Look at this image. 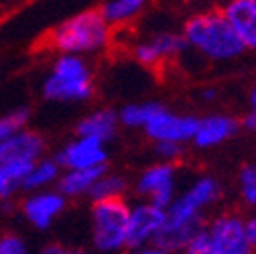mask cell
Returning a JSON list of instances; mask_svg holds the SVG:
<instances>
[{
	"mask_svg": "<svg viewBox=\"0 0 256 254\" xmlns=\"http://www.w3.org/2000/svg\"><path fill=\"white\" fill-rule=\"evenodd\" d=\"M246 234H248V240H250V246L256 254V214L246 218Z\"/></svg>",
	"mask_w": 256,
	"mask_h": 254,
	"instance_id": "29",
	"label": "cell"
},
{
	"mask_svg": "<svg viewBox=\"0 0 256 254\" xmlns=\"http://www.w3.org/2000/svg\"><path fill=\"white\" fill-rule=\"evenodd\" d=\"M146 2L148 0H104L100 12L114 28H122L134 22L142 14Z\"/></svg>",
	"mask_w": 256,
	"mask_h": 254,
	"instance_id": "19",
	"label": "cell"
},
{
	"mask_svg": "<svg viewBox=\"0 0 256 254\" xmlns=\"http://www.w3.org/2000/svg\"><path fill=\"white\" fill-rule=\"evenodd\" d=\"M0 254H33L26 240L14 232L0 234Z\"/></svg>",
	"mask_w": 256,
	"mask_h": 254,
	"instance_id": "26",
	"label": "cell"
},
{
	"mask_svg": "<svg viewBox=\"0 0 256 254\" xmlns=\"http://www.w3.org/2000/svg\"><path fill=\"white\" fill-rule=\"evenodd\" d=\"M30 120V110L28 108H14L6 114H0V140H4L18 130L26 128Z\"/></svg>",
	"mask_w": 256,
	"mask_h": 254,
	"instance_id": "24",
	"label": "cell"
},
{
	"mask_svg": "<svg viewBox=\"0 0 256 254\" xmlns=\"http://www.w3.org/2000/svg\"><path fill=\"white\" fill-rule=\"evenodd\" d=\"M41 96L57 104H86L96 96V78L88 57L59 53L41 86Z\"/></svg>",
	"mask_w": 256,
	"mask_h": 254,
	"instance_id": "4",
	"label": "cell"
},
{
	"mask_svg": "<svg viewBox=\"0 0 256 254\" xmlns=\"http://www.w3.org/2000/svg\"><path fill=\"white\" fill-rule=\"evenodd\" d=\"M163 106V102H154V100H146V102H130L124 104L118 110V120H120V128H128V130H142L146 122L152 118V114Z\"/></svg>",
	"mask_w": 256,
	"mask_h": 254,
	"instance_id": "20",
	"label": "cell"
},
{
	"mask_svg": "<svg viewBox=\"0 0 256 254\" xmlns=\"http://www.w3.org/2000/svg\"><path fill=\"white\" fill-rule=\"evenodd\" d=\"M120 130L118 110L114 108H94L84 114L76 124V134L80 136H94L104 142H112Z\"/></svg>",
	"mask_w": 256,
	"mask_h": 254,
	"instance_id": "16",
	"label": "cell"
},
{
	"mask_svg": "<svg viewBox=\"0 0 256 254\" xmlns=\"http://www.w3.org/2000/svg\"><path fill=\"white\" fill-rule=\"evenodd\" d=\"M181 35L187 49L214 63L236 61L246 53V47L222 10H208L189 16L181 28Z\"/></svg>",
	"mask_w": 256,
	"mask_h": 254,
	"instance_id": "3",
	"label": "cell"
},
{
	"mask_svg": "<svg viewBox=\"0 0 256 254\" xmlns=\"http://www.w3.org/2000/svg\"><path fill=\"white\" fill-rule=\"evenodd\" d=\"M108 167H90V169H63L57 189L66 196L68 200H80V198H90V192L98 177L106 171Z\"/></svg>",
	"mask_w": 256,
	"mask_h": 254,
	"instance_id": "17",
	"label": "cell"
},
{
	"mask_svg": "<svg viewBox=\"0 0 256 254\" xmlns=\"http://www.w3.org/2000/svg\"><path fill=\"white\" fill-rule=\"evenodd\" d=\"M187 49L185 39L175 30H156L132 43L130 57L148 70H161L173 63Z\"/></svg>",
	"mask_w": 256,
	"mask_h": 254,
	"instance_id": "8",
	"label": "cell"
},
{
	"mask_svg": "<svg viewBox=\"0 0 256 254\" xmlns=\"http://www.w3.org/2000/svg\"><path fill=\"white\" fill-rule=\"evenodd\" d=\"M179 169L175 163H163V161H154L148 167H144L134 183L130 185L132 194L138 200L150 202L158 208L167 210V206L175 200L179 192Z\"/></svg>",
	"mask_w": 256,
	"mask_h": 254,
	"instance_id": "7",
	"label": "cell"
},
{
	"mask_svg": "<svg viewBox=\"0 0 256 254\" xmlns=\"http://www.w3.org/2000/svg\"><path fill=\"white\" fill-rule=\"evenodd\" d=\"M132 183H128V179L122 173L110 171L106 169L98 181L94 183L92 192H90V200L92 202H100V200H118V198H126L128 189Z\"/></svg>",
	"mask_w": 256,
	"mask_h": 254,
	"instance_id": "21",
	"label": "cell"
},
{
	"mask_svg": "<svg viewBox=\"0 0 256 254\" xmlns=\"http://www.w3.org/2000/svg\"><path fill=\"white\" fill-rule=\"evenodd\" d=\"M126 254H171V252H167L158 244H148V246H140V248H128Z\"/></svg>",
	"mask_w": 256,
	"mask_h": 254,
	"instance_id": "28",
	"label": "cell"
},
{
	"mask_svg": "<svg viewBox=\"0 0 256 254\" xmlns=\"http://www.w3.org/2000/svg\"><path fill=\"white\" fill-rule=\"evenodd\" d=\"M216 98H218L216 88H206V90L202 92V100H204V102H214Z\"/></svg>",
	"mask_w": 256,
	"mask_h": 254,
	"instance_id": "31",
	"label": "cell"
},
{
	"mask_svg": "<svg viewBox=\"0 0 256 254\" xmlns=\"http://www.w3.org/2000/svg\"><path fill=\"white\" fill-rule=\"evenodd\" d=\"M116 28L104 18L100 8L82 10L59 22L47 35V47L66 55L92 57L108 51L114 43Z\"/></svg>",
	"mask_w": 256,
	"mask_h": 254,
	"instance_id": "2",
	"label": "cell"
},
{
	"mask_svg": "<svg viewBox=\"0 0 256 254\" xmlns=\"http://www.w3.org/2000/svg\"><path fill=\"white\" fill-rule=\"evenodd\" d=\"M152 152L156 161L163 163H179L185 156V144L179 142H169V140H161V142H152Z\"/></svg>",
	"mask_w": 256,
	"mask_h": 254,
	"instance_id": "25",
	"label": "cell"
},
{
	"mask_svg": "<svg viewBox=\"0 0 256 254\" xmlns=\"http://www.w3.org/2000/svg\"><path fill=\"white\" fill-rule=\"evenodd\" d=\"M240 122H242V128H246L248 132H256V86L252 88L248 98V112Z\"/></svg>",
	"mask_w": 256,
	"mask_h": 254,
	"instance_id": "27",
	"label": "cell"
},
{
	"mask_svg": "<svg viewBox=\"0 0 256 254\" xmlns=\"http://www.w3.org/2000/svg\"><path fill=\"white\" fill-rule=\"evenodd\" d=\"M222 12L246 51H256V0H228Z\"/></svg>",
	"mask_w": 256,
	"mask_h": 254,
	"instance_id": "15",
	"label": "cell"
},
{
	"mask_svg": "<svg viewBox=\"0 0 256 254\" xmlns=\"http://www.w3.org/2000/svg\"><path fill=\"white\" fill-rule=\"evenodd\" d=\"M55 158L63 169H90V167H108L110 152L108 142L94 138V136H80L76 134L63 144Z\"/></svg>",
	"mask_w": 256,
	"mask_h": 254,
	"instance_id": "11",
	"label": "cell"
},
{
	"mask_svg": "<svg viewBox=\"0 0 256 254\" xmlns=\"http://www.w3.org/2000/svg\"><path fill=\"white\" fill-rule=\"evenodd\" d=\"M68 198L63 196L57 187L41 189V192L24 194L18 204V212L22 220L35 230H49L59 216L66 212Z\"/></svg>",
	"mask_w": 256,
	"mask_h": 254,
	"instance_id": "10",
	"label": "cell"
},
{
	"mask_svg": "<svg viewBox=\"0 0 256 254\" xmlns=\"http://www.w3.org/2000/svg\"><path fill=\"white\" fill-rule=\"evenodd\" d=\"M222 183L218 177L206 173L177 192L175 200L165 210V224L154 244L171 254H181L208 222V212L222 200Z\"/></svg>",
	"mask_w": 256,
	"mask_h": 254,
	"instance_id": "1",
	"label": "cell"
},
{
	"mask_svg": "<svg viewBox=\"0 0 256 254\" xmlns=\"http://www.w3.org/2000/svg\"><path fill=\"white\" fill-rule=\"evenodd\" d=\"M165 224V210L150 202L138 200L130 204L128 216V248H140L154 244L158 232Z\"/></svg>",
	"mask_w": 256,
	"mask_h": 254,
	"instance_id": "13",
	"label": "cell"
},
{
	"mask_svg": "<svg viewBox=\"0 0 256 254\" xmlns=\"http://www.w3.org/2000/svg\"><path fill=\"white\" fill-rule=\"evenodd\" d=\"M196 126H198V116L196 114L173 112L163 104L152 114V118L146 122L142 132L150 142L169 140V142L189 144V142H194Z\"/></svg>",
	"mask_w": 256,
	"mask_h": 254,
	"instance_id": "9",
	"label": "cell"
},
{
	"mask_svg": "<svg viewBox=\"0 0 256 254\" xmlns=\"http://www.w3.org/2000/svg\"><path fill=\"white\" fill-rule=\"evenodd\" d=\"M242 122L228 112H210L198 116V126L194 134V144L202 150L216 148L224 142L232 140L240 132Z\"/></svg>",
	"mask_w": 256,
	"mask_h": 254,
	"instance_id": "14",
	"label": "cell"
},
{
	"mask_svg": "<svg viewBox=\"0 0 256 254\" xmlns=\"http://www.w3.org/2000/svg\"><path fill=\"white\" fill-rule=\"evenodd\" d=\"M181 254H254L246 234V218L238 212L216 214Z\"/></svg>",
	"mask_w": 256,
	"mask_h": 254,
	"instance_id": "5",
	"label": "cell"
},
{
	"mask_svg": "<svg viewBox=\"0 0 256 254\" xmlns=\"http://www.w3.org/2000/svg\"><path fill=\"white\" fill-rule=\"evenodd\" d=\"M63 254H88L86 250H80V248H66Z\"/></svg>",
	"mask_w": 256,
	"mask_h": 254,
	"instance_id": "32",
	"label": "cell"
},
{
	"mask_svg": "<svg viewBox=\"0 0 256 254\" xmlns=\"http://www.w3.org/2000/svg\"><path fill=\"white\" fill-rule=\"evenodd\" d=\"M28 169L0 165V202H12L16 194H20V183Z\"/></svg>",
	"mask_w": 256,
	"mask_h": 254,
	"instance_id": "23",
	"label": "cell"
},
{
	"mask_svg": "<svg viewBox=\"0 0 256 254\" xmlns=\"http://www.w3.org/2000/svg\"><path fill=\"white\" fill-rule=\"evenodd\" d=\"M66 252V246H61L57 242H51V244H45L37 254H63Z\"/></svg>",
	"mask_w": 256,
	"mask_h": 254,
	"instance_id": "30",
	"label": "cell"
},
{
	"mask_svg": "<svg viewBox=\"0 0 256 254\" xmlns=\"http://www.w3.org/2000/svg\"><path fill=\"white\" fill-rule=\"evenodd\" d=\"M128 216H130V204L126 198L92 202L90 240L96 252L122 254L128 250Z\"/></svg>",
	"mask_w": 256,
	"mask_h": 254,
	"instance_id": "6",
	"label": "cell"
},
{
	"mask_svg": "<svg viewBox=\"0 0 256 254\" xmlns=\"http://www.w3.org/2000/svg\"><path fill=\"white\" fill-rule=\"evenodd\" d=\"M47 152V140L39 130L22 128L16 134L0 140V165L30 169L37 158Z\"/></svg>",
	"mask_w": 256,
	"mask_h": 254,
	"instance_id": "12",
	"label": "cell"
},
{
	"mask_svg": "<svg viewBox=\"0 0 256 254\" xmlns=\"http://www.w3.org/2000/svg\"><path fill=\"white\" fill-rule=\"evenodd\" d=\"M236 183L240 202L246 208L256 210V163H244L238 171Z\"/></svg>",
	"mask_w": 256,
	"mask_h": 254,
	"instance_id": "22",
	"label": "cell"
},
{
	"mask_svg": "<svg viewBox=\"0 0 256 254\" xmlns=\"http://www.w3.org/2000/svg\"><path fill=\"white\" fill-rule=\"evenodd\" d=\"M61 173H63V167L59 165L57 158L43 154L41 158H37L33 167L28 169V173L24 175V179L20 183V192L30 194V192H41V189L57 187Z\"/></svg>",
	"mask_w": 256,
	"mask_h": 254,
	"instance_id": "18",
	"label": "cell"
}]
</instances>
